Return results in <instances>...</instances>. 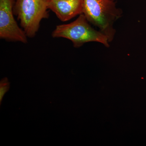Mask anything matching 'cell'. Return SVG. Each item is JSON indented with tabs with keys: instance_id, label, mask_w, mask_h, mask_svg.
Returning a JSON list of instances; mask_svg holds the SVG:
<instances>
[{
	"instance_id": "3",
	"label": "cell",
	"mask_w": 146,
	"mask_h": 146,
	"mask_svg": "<svg viewBox=\"0 0 146 146\" xmlns=\"http://www.w3.org/2000/svg\"><path fill=\"white\" fill-rule=\"evenodd\" d=\"M50 0H15L13 13L27 36H35L42 19L48 17Z\"/></svg>"
},
{
	"instance_id": "2",
	"label": "cell",
	"mask_w": 146,
	"mask_h": 146,
	"mask_svg": "<svg viewBox=\"0 0 146 146\" xmlns=\"http://www.w3.org/2000/svg\"><path fill=\"white\" fill-rule=\"evenodd\" d=\"M89 23L82 13L72 23L57 26L52 35L54 38L63 37L70 40L76 48L89 42H99L106 47H109L107 36L100 30L92 27Z\"/></svg>"
},
{
	"instance_id": "5",
	"label": "cell",
	"mask_w": 146,
	"mask_h": 146,
	"mask_svg": "<svg viewBox=\"0 0 146 146\" xmlns=\"http://www.w3.org/2000/svg\"><path fill=\"white\" fill-rule=\"evenodd\" d=\"M48 9L60 21L66 22L83 13V0H50Z\"/></svg>"
},
{
	"instance_id": "1",
	"label": "cell",
	"mask_w": 146,
	"mask_h": 146,
	"mask_svg": "<svg viewBox=\"0 0 146 146\" xmlns=\"http://www.w3.org/2000/svg\"><path fill=\"white\" fill-rule=\"evenodd\" d=\"M115 0H83V13L87 20L107 36L110 42L115 36L114 24L121 16Z\"/></svg>"
},
{
	"instance_id": "6",
	"label": "cell",
	"mask_w": 146,
	"mask_h": 146,
	"mask_svg": "<svg viewBox=\"0 0 146 146\" xmlns=\"http://www.w3.org/2000/svg\"><path fill=\"white\" fill-rule=\"evenodd\" d=\"M9 88V83L7 82V79H3L1 81V88H0V101L1 102L3 97L5 94L8 91Z\"/></svg>"
},
{
	"instance_id": "4",
	"label": "cell",
	"mask_w": 146,
	"mask_h": 146,
	"mask_svg": "<svg viewBox=\"0 0 146 146\" xmlns=\"http://www.w3.org/2000/svg\"><path fill=\"white\" fill-rule=\"evenodd\" d=\"M15 0H0V37L8 41L27 42V36L14 18Z\"/></svg>"
}]
</instances>
